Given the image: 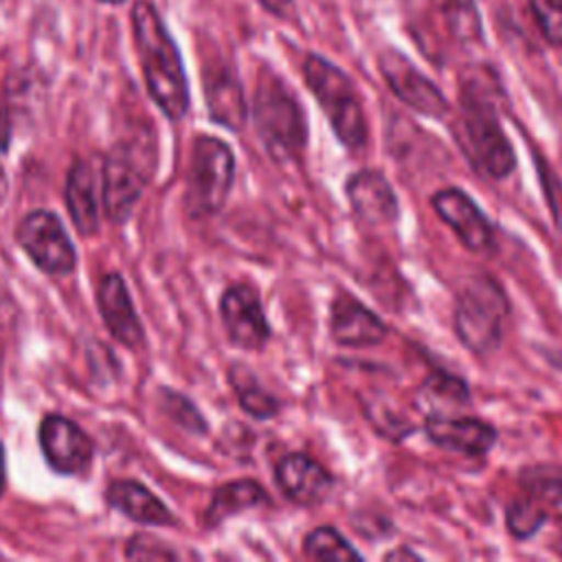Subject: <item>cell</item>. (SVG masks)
<instances>
[{
    "instance_id": "cell-15",
    "label": "cell",
    "mask_w": 562,
    "mask_h": 562,
    "mask_svg": "<svg viewBox=\"0 0 562 562\" xmlns=\"http://www.w3.org/2000/svg\"><path fill=\"white\" fill-rule=\"evenodd\" d=\"M424 428L435 446L465 457H481L496 443V430L474 417L430 415Z\"/></svg>"
},
{
    "instance_id": "cell-17",
    "label": "cell",
    "mask_w": 562,
    "mask_h": 562,
    "mask_svg": "<svg viewBox=\"0 0 562 562\" xmlns=\"http://www.w3.org/2000/svg\"><path fill=\"white\" fill-rule=\"evenodd\" d=\"M329 331L342 347H373L386 338V325L349 294L334 299Z\"/></svg>"
},
{
    "instance_id": "cell-19",
    "label": "cell",
    "mask_w": 562,
    "mask_h": 562,
    "mask_svg": "<svg viewBox=\"0 0 562 562\" xmlns=\"http://www.w3.org/2000/svg\"><path fill=\"white\" fill-rule=\"evenodd\" d=\"M105 498L114 509L143 525H169L173 520L167 505L136 481L110 483Z\"/></svg>"
},
{
    "instance_id": "cell-27",
    "label": "cell",
    "mask_w": 562,
    "mask_h": 562,
    "mask_svg": "<svg viewBox=\"0 0 562 562\" xmlns=\"http://www.w3.org/2000/svg\"><path fill=\"white\" fill-rule=\"evenodd\" d=\"M422 393L428 402L439 404H448V406H463L470 400V391L468 384L461 378L448 375V373H432L426 378Z\"/></svg>"
},
{
    "instance_id": "cell-18",
    "label": "cell",
    "mask_w": 562,
    "mask_h": 562,
    "mask_svg": "<svg viewBox=\"0 0 562 562\" xmlns=\"http://www.w3.org/2000/svg\"><path fill=\"white\" fill-rule=\"evenodd\" d=\"M204 92L211 116L231 130H241L246 121L244 92L237 75L228 66L215 64L204 70Z\"/></svg>"
},
{
    "instance_id": "cell-20",
    "label": "cell",
    "mask_w": 562,
    "mask_h": 562,
    "mask_svg": "<svg viewBox=\"0 0 562 562\" xmlns=\"http://www.w3.org/2000/svg\"><path fill=\"white\" fill-rule=\"evenodd\" d=\"M66 206L72 224L81 235H92L99 228V204L94 171L86 160H77L66 180Z\"/></svg>"
},
{
    "instance_id": "cell-13",
    "label": "cell",
    "mask_w": 562,
    "mask_h": 562,
    "mask_svg": "<svg viewBox=\"0 0 562 562\" xmlns=\"http://www.w3.org/2000/svg\"><path fill=\"white\" fill-rule=\"evenodd\" d=\"M345 191L356 217L369 226H389L400 215V204L393 187L375 169L356 171L347 180Z\"/></svg>"
},
{
    "instance_id": "cell-23",
    "label": "cell",
    "mask_w": 562,
    "mask_h": 562,
    "mask_svg": "<svg viewBox=\"0 0 562 562\" xmlns=\"http://www.w3.org/2000/svg\"><path fill=\"white\" fill-rule=\"evenodd\" d=\"M525 492L551 505H562V465L555 463H536L520 470L518 476Z\"/></svg>"
},
{
    "instance_id": "cell-26",
    "label": "cell",
    "mask_w": 562,
    "mask_h": 562,
    "mask_svg": "<svg viewBox=\"0 0 562 562\" xmlns=\"http://www.w3.org/2000/svg\"><path fill=\"white\" fill-rule=\"evenodd\" d=\"M544 520L547 512L536 501H514L505 514L507 531L518 540L531 538L544 525Z\"/></svg>"
},
{
    "instance_id": "cell-4",
    "label": "cell",
    "mask_w": 562,
    "mask_h": 562,
    "mask_svg": "<svg viewBox=\"0 0 562 562\" xmlns=\"http://www.w3.org/2000/svg\"><path fill=\"white\" fill-rule=\"evenodd\" d=\"M303 77L338 140L347 149H362L367 143V119L353 81L329 59L314 53L305 57Z\"/></svg>"
},
{
    "instance_id": "cell-12",
    "label": "cell",
    "mask_w": 562,
    "mask_h": 562,
    "mask_svg": "<svg viewBox=\"0 0 562 562\" xmlns=\"http://www.w3.org/2000/svg\"><path fill=\"white\" fill-rule=\"evenodd\" d=\"M224 329L233 345L241 349H261L270 338V325L257 290L250 285H233L220 299Z\"/></svg>"
},
{
    "instance_id": "cell-8",
    "label": "cell",
    "mask_w": 562,
    "mask_h": 562,
    "mask_svg": "<svg viewBox=\"0 0 562 562\" xmlns=\"http://www.w3.org/2000/svg\"><path fill=\"white\" fill-rule=\"evenodd\" d=\"M18 241L24 248V252L33 259V263L46 274L61 277L75 270L77 252L64 224L55 213H29L18 226Z\"/></svg>"
},
{
    "instance_id": "cell-29",
    "label": "cell",
    "mask_w": 562,
    "mask_h": 562,
    "mask_svg": "<svg viewBox=\"0 0 562 562\" xmlns=\"http://www.w3.org/2000/svg\"><path fill=\"white\" fill-rule=\"evenodd\" d=\"M162 397H165V408L169 411V415L180 424L184 426L189 432H204L206 430V424H204V417L195 411V406L184 400L182 395L178 393H171V391H162Z\"/></svg>"
},
{
    "instance_id": "cell-36",
    "label": "cell",
    "mask_w": 562,
    "mask_h": 562,
    "mask_svg": "<svg viewBox=\"0 0 562 562\" xmlns=\"http://www.w3.org/2000/svg\"><path fill=\"white\" fill-rule=\"evenodd\" d=\"M4 490V448L0 443V494Z\"/></svg>"
},
{
    "instance_id": "cell-33",
    "label": "cell",
    "mask_w": 562,
    "mask_h": 562,
    "mask_svg": "<svg viewBox=\"0 0 562 562\" xmlns=\"http://www.w3.org/2000/svg\"><path fill=\"white\" fill-rule=\"evenodd\" d=\"M259 4H261L268 13H272V15H277V18H290L292 7H294V0H259Z\"/></svg>"
},
{
    "instance_id": "cell-2",
    "label": "cell",
    "mask_w": 562,
    "mask_h": 562,
    "mask_svg": "<svg viewBox=\"0 0 562 562\" xmlns=\"http://www.w3.org/2000/svg\"><path fill=\"white\" fill-rule=\"evenodd\" d=\"M459 123V143L470 165L485 178H507L516 167L514 147L498 123L494 103L483 97L474 81L463 86Z\"/></svg>"
},
{
    "instance_id": "cell-22",
    "label": "cell",
    "mask_w": 562,
    "mask_h": 562,
    "mask_svg": "<svg viewBox=\"0 0 562 562\" xmlns=\"http://www.w3.org/2000/svg\"><path fill=\"white\" fill-rule=\"evenodd\" d=\"M443 29L461 44L479 42L483 35L474 0H430Z\"/></svg>"
},
{
    "instance_id": "cell-24",
    "label": "cell",
    "mask_w": 562,
    "mask_h": 562,
    "mask_svg": "<svg viewBox=\"0 0 562 562\" xmlns=\"http://www.w3.org/2000/svg\"><path fill=\"white\" fill-rule=\"evenodd\" d=\"M303 551L307 558L321 562H349L362 558L334 527H318L310 531L303 542Z\"/></svg>"
},
{
    "instance_id": "cell-1",
    "label": "cell",
    "mask_w": 562,
    "mask_h": 562,
    "mask_svg": "<svg viewBox=\"0 0 562 562\" xmlns=\"http://www.w3.org/2000/svg\"><path fill=\"white\" fill-rule=\"evenodd\" d=\"M132 31L140 70L154 103L167 119H182L189 110V88L182 59L158 9L151 2L138 0L134 4Z\"/></svg>"
},
{
    "instance_id": "cell-14",
    "label": "cell",
    "mask_w": 562,
    "mask_h": 562,
    "mask_svg": "<svg viewBox=\"0 0 562 562\" xmlns=\"http://www.w3.org/2000/svg\"><path fill=\"white\" fill-rule=\"evenodd\" d=\"M97 301H99V310H101L103 323L110 329V334L121 345H125L130 349L140 347L145 340L143 325L138 321L132 296H130L121 274L110 272L101 279V283L97 288Z\"/></svg>"
},
{
    "instance_id": "cell-28",
    "label": "cell",
    "mask_w": 562,
    "mask_h": 562,
    "mask_svg": "<svg viewBox=\"0 0 562 562\" xmlns=\"http://www.w3.org/2000/svg\"><path fill=\"white\" fill-rule=\"evenodd\" d=\"M529 7L544 40L562 48V0H529Z\"/></svg>"
},
{
    "instance_id": "cell-25",
    "label": "cell",
    "mask_w": 562,
    "mask_h": 562,
    "mask_svg": "<svg viewBox=\"0 0 562 562\" xmlns=\"http://www.w3.org/2000/svg\"><path fill=\"white\" fill-rule=\"evenodd\" d=\"M231 380L235 384V393H237V397L241 402V408L246 413H250L252 417L268 419V417H272L279 411L277 400L270 393H266L257 384V380L244 367H233Z\"/></svg>"
},
{
    "instance_id": "cell-10",
    "label": "cell",
    "mask_w": 562,
    "mask_h": 562,
    "mask_svg": "<svg viewBox=\"0 0 562 562\" xmlns=\"http://www.w3.org/2000/svg\"><path fill=\"white\" fill-rule=\"evenodd\" d=\"M40 446L48 465L59 474L86 472L94 454L92 439L75 422L55 413L40 424Z\"/></svg>"
},
{
    "instance_id": "cell-9",
    "label": "cell",
    "mask_w": 562,
    "mask_h": 562,
    "mask_svg": "<svg viewBox=\"0 0 562 562\" xmlns=\"http://www.w3.org/2000/svg\"><path fill=\"white\" fill-rule=\"evenodd\" d=\"M378 68L391 92L411 110L430 119H441L448 114L450 105L443 92L400 50L384 48L378 55Z\"/></svg>"
},
{
    "instance_id": "cell-11",
    "label": "cell",
    "mask_w": 562,
    "mask_h": 562,
    "mask_svg": "<svg viewBox=\"0 0 562 562\" xmlns=\"http://www.w3.org/2000/svg\"><path fill=\"white\" fill-rule=\"evenodd\" d=\"M432 209L470 252L490 255L494 250L492 224L461 189H439L432 195Z\"/></svg>"
},
{
    "instance_id": "cell-31",
    "label": "cell",
    "mask_w": 562,
    "mask_h": 562,
    "mask_svg": "<svg viewBox=\"0 0 562 562\" xmlns=\"http://www.w3.org/2000/svg\"><path fill=\"white\" fill-rule=\"evenodd\" d=\"M125 555L130 560H176L178 555L158 538L147 536V533H138L127 542Z\"/></svg>"
},
{
    "instance_id": "cell-21",
    "label": "cell",
    "mask_w": 562,
    "mask_h": 562,
    "mask_svg": "<svg viewBox=\"0 0 562 562\" xmlns=\"http://www.w3.org/2000/svg\"><path fill=\"white\" fill-rule=\"evenodd\" d=\"M268 496L263 492V487L255 481H231L222 487L215 490L213 501L209 505L206 512V525L213 527L222 520H226L228 516L246 509V507H255L259 503H266Z\"/></svg>"
},
{
    "instance_id": "cell-37",
    "label": "cell",
    "mask_w": 562,
    "mask_h": 562,
    "mask_svg": "<svg viewBox=\"0 0 562 562\" xmlns=\"http://www.w3.org/2000/svg\"><path fill=\"white\" fill-rule=\"evenodd\" d=\"M99 2H103V4H123L125 0H99Z\"/></svg>"
},
{
    "instance_id": "cell-30",
    "label": "cell",
    "mask_w": 562,
    "mask_h": 562,
    "mask_svg": "<svg viewBox=\"0 0 562 562\" xmlns=\"http://www.w3.org/2000/svg\"><path fill=\"white\" fill-rule=\"evenodd\" d=\"M536 167H538V176H540V182H542V191H544V198L549 202V209H551V215L555 220V226H558V233L562 235V182L560 178L555 176V171L547 165L544 158H540L536 154Z\"/></svg>"
},
{
    "instance_id": "cell-7",
    "label": "cell",
    "mask_w": 562,
    "mask_h": 562,
    "mask_svg": "<svg viewBox=\"0 0 562 562\" xmlns=\"http://www.w3.org/2000/svg\"><path fill=\"white\" fill-rule=\"evenodd\" d=\"M149 162L134 145H114L103 162V206L105 215L125 222L149 182Z\"/></svg>"
},
{
    "instance_id": "cell-3",
    "label": "cell",
    "mask_w": 562,
    "mask_h": 562,
    "mask_svg": "<svg viewBox=\"0 0 562 562\" xmlns=\"http://www.w3.org/2000/svg\"><path fill=\"white\" fill-rule=\"evenodd\" d=\"M252 119L257 134L274 160L294 158L307 140L305 114L292 90L270 70L259 75L252 97Z\"/></svg>"
},
{
    "instance_id": "cell-32",
    "label": "cell",
    "mask_w": 562,
    "mask_h": 562,
    "mask_svg": "<svg viewBox=\"0 0 562 562\" xmlns=\"http://www.w3.org/2000/svg\"><path fill=\"white\" fill-rule=\"evenodd\" d=\"M11 145V121H9V110L4 105V99L0 94V151H7Z\"/></svg>"
},
{
    "instance_id": "cell-6",
    "label": "cell",
    "mask_w": 562,
    "mask_h": 562,
    "mask_svg": "<svg viewBox=\"0 0 562 562\" xmlns=\"http://www.w3.org/2000/svg\"><path fill=\"white\" fill-rule=\"evenodd\" d=\"M235 180V156L215 136H198L187 169L184 204L193 217L217 213Z\"/></svg>"
},
{
    "instance_id": "cell-5",
    "label": "cell",
    "mask_w": 562,
    "mask_h": 562,
    "mask_svg": "<svg viewBox=\"0 0 562 562\" xmlns=\"http://www.w3.org/2000/svg\"><path fill=\"white\" fill-rule=\"evenodd\" d=\"M509 314V301L496 279L487 274L472 277L454 301V331L461 345L476 353H492L501 338Z\"/></svg>"
},
{
    "instance_id": "cell-16",
    "label": "cell",
    "mask_w": 562,
    "mask_h": 562,
    "mask_svg": "<svg viewBox=\"0 0 562 562\" xmlns=\"http://www.w3.org/2000/svg\"><path fill=\"white\" fill-rule=\"evenodd\" d=\"M277 485L296 505L310 507L325 501L331 490L329 472L307 454L292 452L277 463Z\"/></svg>"
},
{
    "instance_id": "cell-35",
    "label": "cell",
    "mask_w": 562,
    "mask_h": 562,
    "mask_svg": "<svg viewBox=\"0 0 562 562\" xmlns=\"http://www.w3.org/2000/svg\"><path fill=\"white\" fill-rule=\"evenodd\" d=\"M7 189H9L7 176H4V169H2V165H0V204H2V200H4V195H7Z\"/></svg>"
},
{
    "instance_id": "cell-34",
    "label": "cell",
    "mask_w": 562,
    "mask_h": 562,
    "mask_svg": "<svg viewBox=\"0 0 562 562\" xmlns=\"http://www.w3.org/2000/svg\"><path fill=\"white\" fill-rule=\"evenodd\" d=\"M397 558H404V560H417V555H415L413 551H408V549H395V551H391V553H386V555H384V560H397Z\"/></svg>"
}]
</instances>
